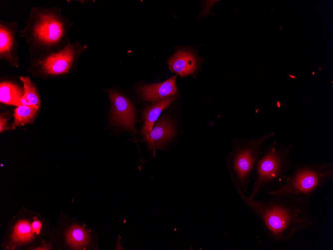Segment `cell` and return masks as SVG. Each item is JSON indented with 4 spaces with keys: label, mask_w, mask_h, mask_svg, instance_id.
I'll use <instances>...</instances> for the list:
<instances>
[{
    "label": "cell",
    "mask_w": 333,
    "mask_h": 250,
    "mask_svg": "<svg viewBox=\"0 0 333 250\" xmlns=\"http://www.w3.org/2000/svg\"><path fill=\"white\" fill-rule=\"evenodd\" d=\"M240 198L261 222L267 237L275 242L290 240L314 225L308 204L287 196L250 199L237 190Z\"/></svg>",
    "instance_id": "obj_1"
},
{
    "label": "cell",
    "mask_w": 333,
    "mask_h": 250,
    "mask_svg": "<svg viewBox=\"0 0 333 250\" xmlns=\"http://www.w3.org/2000/svg\"><path fill=\"white\" fill-rule=\"evenodd\" d=\"M73 24L60 8L35 6L32 8L25 25L18 30L31 57L48 55L62 50L71 43L69 31Z\"/></svg>",
    "instance_id": "obj_2"
},
{
    "label": "cell",
    "mask_w": 333,
    "mask_h": 250,
    "mask_svg": "<svg viewBox=\"0 0 333 250\" xmlns=\"http://www.w3.org/2000/svg\"><path fill=\"white\" fill-rule=\"evenodd\" d=\"M292 147L293 144L283 145L276 140L267 145L255 168L249 198L267 195L284 183L293 166L289 157Z\"/></svg>",
    "instance_id": "obj_3"
},
{
    "label": "cell",
    "mask_w": 333,
    "mask_h": 250,
    "mask_svg": "<svg viewBox=\"0 0 333 250\" xmlns=\"http://www.w3.org/2000/svg\"><path fill=\"white\" fill-rule=\"evenodd\" d=\"M333 179V164L309 162L297 164L289 173L284 183L277 190L267 194L282 195L308 203L313 195Z\"/></svg>",
    "instance_id": "obj_4"
},
{
    "label": "cell",
    "mask_w": 333,
    "mask_h": 250,
    "mask_svg": "<svg viewBox=\"0 0 333 250\" xmlns=\"http://www.w3.org/2000/svg\"><path fill=\"white\" fill-rule=\"evenodd\" d=\"M275 135L273 131L253 140L234 139L227 157V165L237 190L245 193L248 191L256 164L268 141Z\"/></svg>",
    "instance_id": "obj_5"
},
{
    "label": "cell",
    "mask_w": 333,
    "mask_h": 250,
    "mask_svg": "<svg viewBox=\"0 0 333 250\" xmlns=\"http://www.w3.org/2000/svg\"><path fill=\"white\" fill-rule=\"evenodd\" d=\"M87 48L78 41L62 50L39 57H30L28 70L34 75L56 77L70 73L76 65L82 53Z\"/></svg>",
    "instance_id": "obj_6"
},
{
    "label": "cell",
    "mask_w": 333,
    "mask_h": 250,
    "mask_svg": "<svg viewBox=\"0 0 333 250\" xmlns=\"http://www.w3.org/2000/svg\"><path fill=\"white\" fill-rule=\"evenodd\" d=\"M112 103L111 122L115 125L136 133L134 106L127 98L113 89L107 90Z\"/></svg>",
    "instance_id": "obj_7"
},
{
    "label": "cell",
    "mask_w": 333,
    "mask_h": 250,
    "mask_svg": "<svg viewBox=\"0 0 333 250\" xmlns=\"http://www.w3.org/2000/svg\"><path fill=\"white\" fill-rule=\"evenodd\" d=\"M18 30L16 21H0V59L14 67L19 65L17 53Z\"/></svg>",
    "instance_id": "obj_8"
},
{
    "label": "cell",
    "mask_w": 333,
    "mask_h": 250,
    "mask_svg": "<svg viewBox=\"0 0 333 250\" xmlns=\"http://www.w3.org/2000/svg\"><path fill=\"white\" fill-rule=\"evenodd\" d=\"M175 133L173 122L166 117L161 118L150 132L144 136V141L149 150L155 151L164 148L173 138Z\"/></svg>",
    "instance_id": "obj_9"
},
{
    "label": "cell",
    "mask_w": 333,
    "mask_h": 250,
    "mask_svg": "<svg viewBox=\"0 0 333 250\" xmlns=\"http://www.w3.org/2000/svg\"><path fill=\"white\" fill-rule=\"evenodd\" d=\"M176 75L159 83L142 85L138 89L141 98L148 102H156L168 96H176L178 91L175 84Z\"/></svg>",
    "instance_id": "obj_10"
},
{
    "label": "cell",
    "mask_w": 333,
    "mask_h": 250,
    "mask_svg": "<svg viewBox=\"0 0 333 250\" xmlns=\"http://www.w3.org/2000/svg\"><path fill=\"white\" fill-rule=\"evenodd\" d=\"M170 71L184 77L195 72L198 66L197 57L187 50L176 51L168 61Z\"/></svg>",
    "instance_id": "obj_11"
},
{
    "label": "cell",
    "mask_w": 333,
    "mask_h": 250,
    "mask_svg": "<svg viewBox=\"0 0 333 250\" xmlns=\"http://www.w3.org/2000/svg\"><path fill=\"white\" fill-rule=\"evenodd\" d=\"M175 100V96H168L145 108L142 113L144 124L141 132L142 136H145L150 132L161 112Z\"/></svg>",
    "instance_id": "obj_12"
},
{
    "label": "cell",
    "mask_w": 333,
    "mask_h": 250,
    "mask_svg": "<svg viewBox=\"0 0 333 250\" xmlns=\"http://www.w3.org/2000/svg\"><path fill=\"white\" fill-rule=\"evenodd\" d=\"M24 90L15 83L8 81L0 83V102L13 106H20Z\"/></svg>",
    "instance_id": "obj_13"
},
{
    "label": "cell",
    "mask_w": 333,
    "mask_h": 250,
    "mask_svg": "<svg viewBox=\"0 0 333 250\" xmlns=\"http://www.w3.org/2000/svg\"><path fill=\"white\" fill-rule=\"evenodd\" d=\"M19 79L23 83L24 90L20 105H27L39 108L40 97L35 85L31 82L29 76H20Z\"/></svg>",
    "instance_id": "obj_14"
},
{
    "label": "cell",
    "mask_w": 333,
    "mask_h": 250,
    "mask_svg": "<svg viewBox=\"0 0 333 250\" xmlns=\"http://www.w3.org/2000/svg\"><path fill=\"white\" fill-rule=\"evenodd\" d=\"M38 110L39 108L30 106L20 105L17 106L14 110V121L12 124V129L32 123Z\"/></svg>",
    "instance_id": "obj_15"
},
{
    "label": "cell",
    "mask_w": 333,
    "mask_h": 250,
    "mask_svg": "<svg viewBox=\"0 0 333 250\" xmlns=\"http://www.w3.org/2000/svg\"><path fill=\"white\" fill-rule=\"evenodd\" d=\"M67 240L73 248L80 249L88 243L89 236L85 230L76 226L71 228L68 231Z\"/></svg>",
    "instance_id": "obj_16"
},
{
    "label": "cell",
    "mask_w": 333,
    "mask_h": 250,
    "mask_svg": "<svg viewBox=\"0 0 333 250\" xmlns=\"http://www.w3.org/2000/svg\"><path fill=\"white\" fill-rule=\"evenodd\" d=\"M31 226L26 221H21L15 226L13 235L15 243H22L31 240L32 237Z\"/></svg>",
    "instance_id": "obj_17"
},
{
    "label": "cell",
    "mask_w": 333,
    "mask_h": 250,
    "mask_svg": "<svg viewBox=\"0 0 333 250\" xmlns=\"http://www.w3.org/2000/svg\"><path fill=\"white\" fill-rule=\"evenodd\" d=\"M7 119L4 115L1 114L0 116V132L8 130L9 127L7 126Z\"/></svg>",
    "instance_id": "obj_18"
},
{
    "label": "cell",
    "mask_w": 333,
    "mask_h": 250,
    "mask_svg": "<svg viewBox=\"0 0 333 250\" xmlns=\"http://www.w3.org/2000/svg\"><path fill=\"white\" fill-rule=\"evenodd\" d=\"M41 227V224L39 221H34L31 225L33 232H35L37 234L39 233Z\"/></svg>",
    "instance_id": "obj_19"
}]
</instances>
